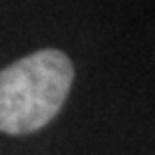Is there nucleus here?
<instances>
[{
  "label": "nucleus",
  "mask_w": 155,
  "mask_h": 155,
  "mask_svg": "<svg viewBox=\"0 0 155 155\" xmlns=\"http://www.w3.org/2000/svg\"><path fill=\"white\" fill-rule=\"evenodd\" d=\"M75 69L61 51H36L0 71V131L35 133L63 109Z\"/></svg>",
  "instance_id": "1"
}]
</instances>
